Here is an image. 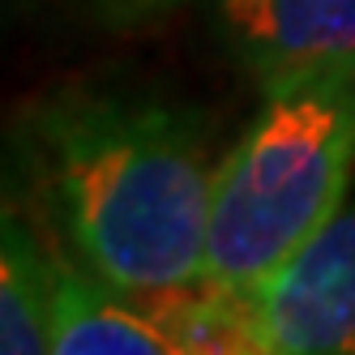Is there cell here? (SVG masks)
I'll return each mask as SVG.
<instances>
[{
    "label": "cell",
    "mask_w": 355,
    "mask_h": 355,
    "mask_svg": "<svg viewBox=\"0 0 355 355\" xmlns=\"http://www.w3.org/2000/svg\"><path fill=\"white\" fill-rule=\"evenodd\" d=\"M52 355H180L137 304L82 266L56 257V347Z\"/></svg>",
    "instance_id": "obj_5"
},
{
    "label": "cell",
    "mask_w": 355,
    "mask_h": 355,
    "mask_svg": "<svg viewBox=\"0 0 355 355\" xmlns=\"http://www.w3.org/2000/svg\"><path fill=\"white\" fill-rule=\"evenodd\" d=\"M274 355H355V206L248 295Z\"/></svg>",
    "instance_id": "obj_3"
},
{
    "label": "cell",
    "mask_w": 355,
    "mask_h": 355,
    "mask_svg": "<svg viewBox=\"0 0 355 355\" xmlns=\"http://www.w3.org/2000/svg\"><path fill=\"white\" fill-rule=\"evenodd\" d=\"M175 5H184V0H94L98 17L116 21V26H129V21H146V17H159Z\"/></svg>",
    "instance_id": "obj_8"
},
{
    "label": "cell",
    "mask_w": 355,
    "mask_h": 355,
    "mask_svg": "<svg viewBox=\"0 0 355 355\" xmlns=\"http://www.w3.org/2000/svg\"><path fill=\"white\" fill-rule=\"evenodd\" d=\"M52 347L56 257L9 206L0 232V355H52Z\"/></svg>",
    "instance_id": "obj_7"
},
{
    "label": "cell",
    "mask_w": 355,
    "mask_h": 355,
    "mask_svg": "<svg viewBox=\"0 0 355 355\" xmlns=\"http://www.w3.org/2000/svg\"><path fill=\"white\" fill-rule=\"evenodd\" d=\"M232 60L266 94L317 78H355V0H223Z\"/></svg>",
    "instance_id": "obj_4"
},
{
    "label": "cell",
    "mask_w": 355,
    "mask_h": 355,
    "mask_svg": "<svg viewBox=\"0 0 355 355\" xmlns=\"http://www.w3.org/2000/svg\"><path fill=\"white\" fill-rule=\"evenodd\" d=\"M56 227L120 295L206 278L214 163L197 116L146 94L64 90L26 120Z\"/></svg>",
    "instance_id": "obj_1"
},
{
    "label": "cell",
    "mask_w": 355,
    "mask_h": 355,
    "mask_svg": "<svg viewBox=\"0 0 355 355\" xmlns=\"http://www.w3.org/2000/svg\"><path fill=\"white\" fill-rule=\"evenodd\" d=\"M355 171V78L266 94L214 171L206 278L252 295L343 210Z\"/></svg>",
    "instance_id": "obj_2"
},
{
    "label": "cell",
    "mask_w": 355,
    "mask_h": 355,
    "mask_svg": "<svg viewBox=\"0 0 355 355\" xmlns=\"http://www.w3.org/2000/svg\"><path fill=\"white\" fill-rule=\"evenodd\" d=\"M124 300L137 304L175 343L180 355H274L261 334L252 300L210 283V278H197L189 287L124 295Z\"/></svg>",
    "instance_id": "obj_6"
}]
</instances>
